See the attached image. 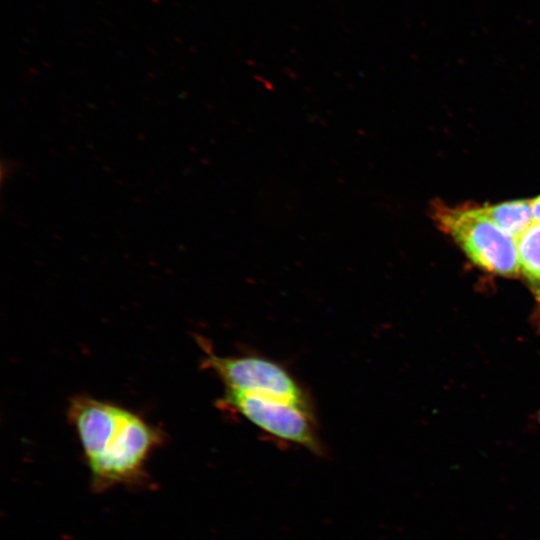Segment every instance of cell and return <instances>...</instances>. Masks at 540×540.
Returning a JSON list of instances; mask_svg holds the SVG:
<instances>
[{"label": "cell", "instance_id": "6da1fadb", "mask_svg": "<svg viewBox=\"0 0 540 540\" xmlns=\"http://www.w3.org/2000/svg\"><path fill=\"white\" fill-rule=\"evenodd\" d=\"M68 417L101 488L135 480L162 441L160 430L137 413L89 396L73 397Z\"/></svg>", "mask_w": 540, "mask_h": 540}, {"label": "cell", "instance_id": "7a4b0ae2", "mask_svg": "<svg viewBox=\"0 0 540 540\" xmlns=\"http://www.w3.org/2000/svg\"><path fill=\"white\" fill-rule=\"evenodd\" d=\"M433 219L477 266L502 276L519 273L516 239L496 226L479 206L435 204Z\"/></svg>", "mask_w": 540, "mask_h": 540}, {"label": "cell", "instance_id": "3957f363", "mask_svg": "<svg viewBox=\"0 0 540 540\" xmlns=\"http://www.w3.org/2000/svg\"><path fill=\"white\" fill-rule=\"evenodd\" d=\"M203 364L218 375L226 390L278 399L313 413L305 390L272 360L260 356L222 357L206 350Z\"/></svg>", "mask_w": 540, "mask_h": 540}, {"label": "cell", "instance_id": "277c9868", "mask_svg": "<svg viewBox=\"0 0 540 540\" xmlns=\"http://www.w3.org/2000/svg\"><path fill=\"white\" fill-rule=\"evenodd\" d=\"M222 404L273 437L321 452L311 412L278 399L233 390L225 391Z\"/></svg>", "mask_w": 540, "mask_h": 540}, {"label": "cell", "instance_id": "5b68a950", "mask_svg": "<svg viewBox=\"0 0 540 540\" xmlns=\"http://www.w3.org/2000/svg\"><path fill=\"white\" fill-rule=\"evenodd\" d=\"M479 208L496 226L515 239L534 222L531 199L486 204Z\"/></svg>", "mask_w": 540, "mask_h": 540}, {"label": "cell", "instance_id": "8992f818", "mask_svg": "<svg viewBox=\"0 0 540 540\" xmlns=\"http://www.w3.org/2000/svg\"><path fill=\"white\" fill-rule=\"evenodd\" d=\"M520 272L540 296V223L533 222L516 238Z\"/></svg>", "mask_w": 540, "mask_h": 540}, {"label": "cell", "instance_id": "52a82bcc", "mask_svg": "<svg viewBox=\"0 0 540 540\" xmlns=\"http://www.w3.org/2000/svg\"><path fill=\"white\" fill-rule=\"evenodd\" d=\"M533 221L540 223V195L531 199Z\"/></svg>", "mask_w": 540, "mask_h": 540}, {"label": "cell", "instance_id": "ba28073f", "mask_svg": "<svg viewBox=\"0 0 540 540\" xmlns=\"http://www.w3.org/2000/svg\"><path fill=\"white\" fill-rule=\"evenodd\" d=\"M538 302L540 303V296L537 298Z\"/></svg>", "mask_w": 540, "mask_h": 540}]
</instances>
